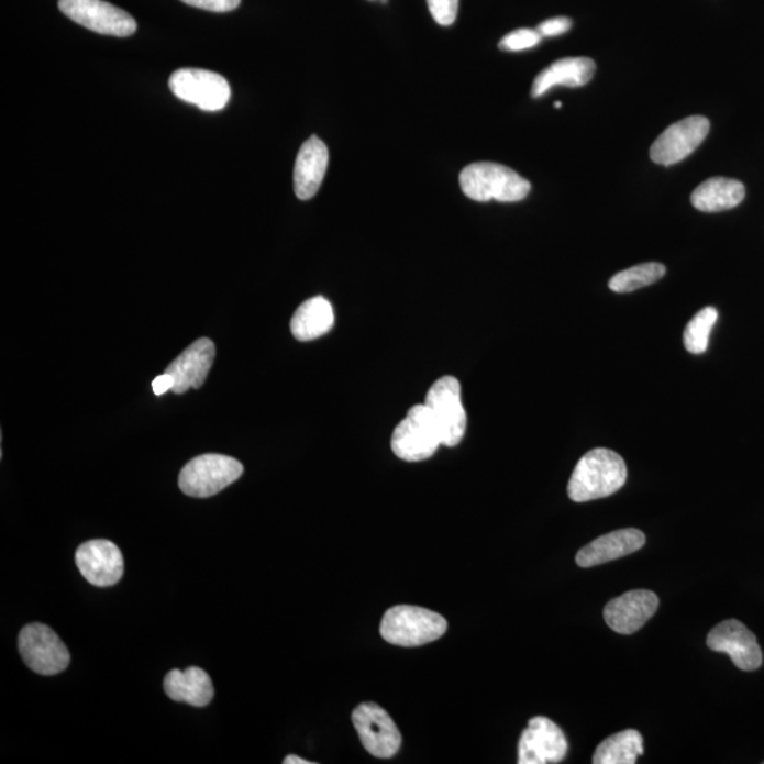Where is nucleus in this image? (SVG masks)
I'll return each mask as SVG.
<instances>
[{"mask_svg": "<svg viewBox=\"0 0 764 764\" xmlns=\"http://www.w3.org/2000/svg\"><path fill=\"white\" fill-rule=\"evenodd\" d=\"M628 480L623 457L610 449L598 447L586 453L572 473L568 496L576 502L605 499L618 492Z\"/></svg>", "mask_w": 764, "mask_h": 764, "instance_id": "nucleus-1", "label": "nucleus"}, {"mask_svg": "<svg viewBox=\"0 0 764 764\" xmlns=\"http://www.w3.org/2000/svg\"><path fill=\"white\" fill-rule=\"evenodd\" d=\"M458 181L463 193L481 203L490 200L516 203L524 200L531 190L530 181L517 171L490 162H479L465 167Z\"/></svg>", "mask_w": 764, "mask_h": 764, "instance_id": "nucleus-2", "label": "nucleus"}, {"mask_svg": "<svg viewBox=\"0 0 764 764\" xmlns=\"http://www.w3.org/2000/svg\"><path fill=\"white\" fill-rule=\"evenodd\" d=\"M446 630V619L436 611L407 605L389 609L379 625L383 639L401 647H419L436 642Z\"/></svg>", "mask_w": 764, "mask_h": 764, "instance_id": "nucleus-3", "label": "nucleus"}, {"mask_svg": "<svg viewBox=\"0 0 764 764\" xmlns=\"http://www.w3.org/2000/svg\"><path fill=\"white\" fill-rule=\"evenodd\" d=\"M244 466L234 457L207 453L187 463L179 476L180 490L196 499L223 491L243 476Z\"/></svg>", "mask_w": 764, "mask_h": 764, "instance_id": "nucleus-4", "label": "nucleus"}, {"mask_svg": "<svg viewBox=\"0 0 764 764\" xmlns=\"http://www.w3.org/2000/svg\"><path fill=\"white\" fill-rule=\"evenodd\" d=\"M442 446L441 432L425 403L413 406L392 433L391 447L406 462H422Z\"/></svg>", "mask_w": 764, "mask_h": 764, "instance_id": "nucleus-5", "label": "nucleus"}, {"mask_svg": "<svg viewBox=\"0 0 764 764\" xmlns=\"http://www.w3.org/2000/svg\"><path fill=\"white\" fill-rule=\"evenodd\" d=\"M425 406L435 419L441 432L442 445L449 447L458 445L465 436L467 427L461 383L451 376L439 378L429 388Z\"/></svg>", "mask_w": 764, "mask_h": 764, "instance_id": "nucleus-6", "label": "nucleus"}, {"mask_svg": "<svg viewBox=\"0 0 764 764\" xmlns=\"http://www.w3.org/2000/svg\"><path fill=\"white\" fill-rule=\"evenodd\" d=\"M169 87L179 100L203 111L224 110L231 98L229 81L220 74L201 68H180L171 74Z\"/></svg>", "mask_w": 764, "mask_h": 764, "instance_id": "nucleus-7", "label": "nucleus"}, {"mask_svg": "<svg viewBox=\"0 0 764 764\" xmlns=\"http://www.w3.org/2000/svg\"><path fill=\"white\" fill-rule=\"evenodd\" d=\"M19 652L34 673L56 675L70 664V653L51 628L42 623L26 625L19 635Z\"/></svg>", "mask_w": 764, "mask_h": 764, "instance_id": "nucleus-8", "label": "nucleus"}, {"mask_svg": "<svg viewBox=\"0 0 764 764\" xmlns=\"http://www.w3.org/2000/svg\"><path fill=\"white\" fill-rule=\"evenodd\" d=\"M58 8L73 22L107 36L128 37L136 32L130 13L103 0H58Z\"/></svg>", "mask_w": 764, "mask_h": 764, "instance_id": "nucleus-9", "label": "nucleus"}, {"mask_svg": "<svg viewBox=\"0 0 764 764\" xmlns=\"http://www.w3.org/2000/svg\"><path fill=\"white\" fill-rule=\"evenodd\" d=\"M353 724L368 753L379 759L396 756L401 748V733L386 709L374 702L358 705L353 712Z\"/></svg>", "mask_w": 764, "mask_h": 764, "instance_id": "nucleus-10", "label": "nucleus"}, {"mask_svg": "<svg viewBox=\"0 0 764 764\" xmlns=\"http://www.w3.org/2000/svg\"><path fill=\"white\" fill-rule=\"evenodd\" d=\"M711 123L704 117H689L667 128L655 140L650 157L654 164L672 166L687 159L708 136Z\"/></svg>", "mask_w": 764, "mask_h": 764, "instance_id": "nucleus-11", "label": "nucleus"}, {"mask_svg": "<svg viewBox=\"0 0 764 764\" xmlns=\"http://www.w3.org/2000/svg\"><path fill=\"white\" fill-rule=\"evenodd\" d=\"M708 647L712 652L728 654L742 672L761 668L763 654L756 635L739 620H724L708 634Z\"/></svg>", "mask_w": 764, "mask_h": 764, "instance_id": "nucleus-12", "label": "nucleus"}, {"mask_svg": "<svg viewBox=\"0 0 764 764\" xmlns=\"http://www.w3.org/2000/svg\"><path fill=\"white\" fill-rule=\"evenodd\" d=\"M568 741L558 724L545 717L532 718L519 743L520 764H546L564 761Z\"/></svg>", "mask_w": 764, "mask_h": 764, "instance_id": "nucleus-13", "label": "nucleus"}, {"mask_svg": "<svg viewBox=\"0 0 764 764\" xmlns=\"http://www.w3.org/2000/svg\"><path fill=\"white\" fill-rule=\"evenodd\" d=\"M76 562L84 578L98 588H108L118 584L123 575L121 551L111 541L86 542L77 550Z\"/></svg>", "mask_w": 764, "mask_h": 764, "instance_id": "nucleus-14", "label": "nucleus"}, {"mask_svg": "<svg viewBox=\"0 0 764 764\" xmlns=\"http://www.w3.org/2000/svg\"><path fill=\"white\" fill-rule=\"evenodd\" d=\"M658 609V596L652 590H630L606 605L605 622L613 632L633 634L639 632Z\"/></svg>", "mask_w": 764, "mask_h": 764, "instance_id": "nucleus-15", "label": "nucleus"}, {"mask_svg": "<svg viewBox=\"0 0 764 764\" xmlns=\"http://www.w3.org/2000/svg\"><path fill=\"white\" fill-rule=\"evenodd\" d=\"M215 357V346L210 339L196 340L179 357L166 368L175 379L171 391L185 394L191 388L203 386Z\"/></svg>", "mask_w": 764, "mask_h": 764, "instance_id": "nucleus-16", "label": "nucleus"}, {"mask_svg": "<svg viewBox=\"0 0 764 764\" xmlns=\"http://www.w3.org/2000/svg\"><path fill=\"white\" fill-rule=\"evenodd\" d=\"M329 165V151L322 140L310 136L300 147L294 170L295 193L300 200L317 196Z\"/></svg>", "mask_w": 764, "mask_h": 764, "instance_id": "nucleus-17", "label": "nucleus"}, {"mask_svg": "<svg viewBox=\"0 0 764 764\" xmlns=\"http://www.w3.org/2000/svg\"><path fill=\"white\" fill-rule=\"evenodd\" d=\"M645 535L635 529L609 532L591 541L576 554V564L580 568L604 565L606 562L623 558L643 549Z\"/></svg>", "mask_w": 764, "mask_h": 764, "instance_id": "nucleus-18", "label": "nucleus"}, {"mask_svg": "<svg viewBox=\"0 0 764 764\" xmlns=\"http://www.w3.org/2000/svg\"><path fill=\"white\" fill-rule=\"evenodd\" d=\"M595 70V63L590 58H562L536 76L534 84H532V97H542L551 88L558 86L571 88L585 86L594 78Z\"/></svg>", "mask_w": 764, "mask_h": 764, "instance_id": "nucleus-19", "label": "nucleus"}, {"mask_svg": "<svg viewBox=\"0 0 764 764\" xmlns=\"http://www.w3.org/2000/svg\"><path fill=\"white\" fill-rule=\"evenodd\" d=\"M164 688L167 697L174 701L193 707H207L214 698L210 675L199 667H190L185 672L171 669L165 677Z\"/></svg>", "mask_w": 764, "mask_h": 764, "instance_id": "nucleus-20", "label": "nucleus"}, {"mask_svg": "<svg viewBox=\"0 0 764 764\" xmlns=\"http://www.w3.org/2000/svg\"><path fill=\"white\" fill-rule=\"evenodd\" d=\"M334 326L332 303L323 296L306 300L290 320V330L299 342H310L328 334Z\"/></svg>", "mask_w": 764, "mask_h": 764, "instance_id": "nucleus-21", "label": "nucleus"}, {"mask_svg": "<svg viewBox=\"0 0 764 764\" xmlns=\"http://www.w3.org/2000/svg\"><path fill=\"white\" fill-rule=\"evenodd\" d=\"M746 195L744 186L739 180L727 177H712L694 190L691 203L704 213H719L731 210L742 203Z\"/></svg>", "mask_w": 764, "mask_h": 764, "instance_id": "nucleus-22", "label": "nucleus"}, {"mask_svg": "<svg viewBox=\"0 0 764 764\" xmlns=\"http://www.w3.org/2000/svg\"><path fill=\"white\" fill-rule=\"evenodd\" d=\"M644 753L643 737L634 729L611 734L596 748L595 764H634Z\"/></svg>", "mask_w": 764, "mask_h": 764, "instance_id": "nucleus-23", "label": "nucleus"}, {"mask_svg": "<svg viewBox=\"0 0 764 764\" xmlns=\"http://www.w3.org/2000/svg\"><path fill=\"white\" fill-rule=\"evenodd\" d=\"M667 273L665 266L658 263H647L632 266L622 273L616 274L609 280V288L616 294H629L645 288L662 279Z\"/></svg>", "mask_w": 764, "mask_h": 764, "instance_id": "nucleus-24", "label": "nucleus"}, {"mask_svg": "<svg viewBox=\"0 0 764 764\" xmlns=\"http://www.w3.org/2000/svg\"><path fill=\"white\" fill-rule=\"evenodd\" d=\"M718 320V310L708 306L695 314L684 332V346L688 353L702 354L707 352L709 336Z\"/></svg>", "mask_w": 764, "mask_h": 764, "instance_id": "nucleus-25", "label": "nucleus"}, {"mask_svg": "<svg viewBox=\"0 0 764 764\" xmlns=\"http://www.w3.org/2000/svg\"><path fill=\"white\" fill-rule=\"evenodd\" d=\"M541 34L534 29H519L502 37L500 42L501 51L506 52H522L535 47L541 42Z\"/></svg>", "mask_w": 764, "mask_h": 764, "instance_id": "nucleus-26", "label": "nucleus"}, {"mask_svg": "<svg viewBox=\"0 0 764 764\" xmlns=\"http://www.w3.org/2000/svg\"><path fill=\"white\" fill-rule=\"evenodd\" d=\"M429 12L441 26L455 23L458 11V0H427Z\"/></svg>", "mask_w": 764, "mask_h": 764, "instance_id": "nucleus-27", "label": "nucleus"}, {"mask_svg": "<svg viewBox=\"0 0 764 764\" xmlns=\"http://www.w3.org/2000/svg\"><path fill=\"white\" fill-rule=\"evenodd\" d=\"M189 7L204 9V11L225 13L240 7L241 0H181Z\"/></svg>", "mask_w": 764, "mask_h": 764, "instance_id": "nucleus-28", "label": "nucleus"}, {"mask_svg": "<svg viewBox=\"0 0 764 764\" xmlns=\"http://www.w3.org/2000/svg\"><path fill=\"white\" fill-rule=\"evenodd\" d=\"M571 27V19L554 18L550 19V21L542 22L536 31L540 32L542 37H555L568 32Z\"/></svg>", "mask_w": 764, "mask_h": 764, "instance_id": "nucleus-29", "label": "nucleus"}, {"mask_svg": "<svg viewBox=\"0 0 764 764\" xmlns=\"http://www.w3.org/2000/svg\"><path fill=\"white\" fill-rule=\"evenodd\" d=\"M175 386V379L170 374L165 373L164 376L156 377L152 381L153 392L156 396H164L167 391H171Z\"/></svg>", "mask_w": 764, "mask_h": 764, "instance_id": "nucleus-30", "label": "nucleus"}, {"mask_svg": "<svg viewBox=\"0 0 764 764\" xmlns=\"http://www.w3.org/2000/svg\"><path fill=\"white\" fill-rule=\"evenodd\" d=\"M284 763L285 764H312V762L305 761V759L299 757V756H294V754H290V756L286 757Z\"/></svg>", "mask_w": 764, "mask_h": 764, "instance_id": "nucleus-31", "label": "nucleus"}, {"mask_svg": "<svg viewBox=\"0 0 764 764\" xmlns=\"http://www.w3.org/2000/svg\"><path fill=\"white\" fill-rule=\"evenodd\" d=\"M383 2H384V3H387V2H388V0H383Z\"/></svg>", "mask_w": 764, "mask_h": 764, "instance_id": "nucleus-32", "label": "nucleus"}]
</instances>
